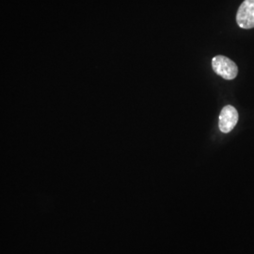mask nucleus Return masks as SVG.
<instances>
[{"label":"nucleus","mask_w":254,"mask_h":254,"mask_svg":"<svg viewBox=\"0 0 254 254\" xmlns=\"http://www.w3.org/2000/svg\"><path fill=\"white\" fill-rule=\"evenodd\" d=\"M212 67L215 73L226 80H233L238 74V67L236 63L225 56L218 55L214 57Z\"/></svg>","instance_id":"f257e3e1"},{"label":"nucleus","mask_w":254,"mask_h":254,"mask_svg":"<svg viewBox=\"0 0 254 254\" xmlns=\"http://www.w3.org/2000/svg\"><path fill=\"white\" fill-rule=\"evenodd\" d=\"M236 23L244 29L254 27V0H244L236 13Z\"/></svg>","instance_id":"f03ea898"},{"label":"nucleus","mask_w":254,"mask_h":254,"mask_svg":"<svg viewBox=\"0 0 254 254\" xmlns=\"http://www.w3.org/2000/svg\"><path fill=\"white\" fill-rule=\"evenodd\" d=\"M239 115L236 108L230 105L224 107L218 117L219 130L224 134L230 133L236 127Z\"/></svg>","instance_id":"7ed1b4c3"}]
</instances>
